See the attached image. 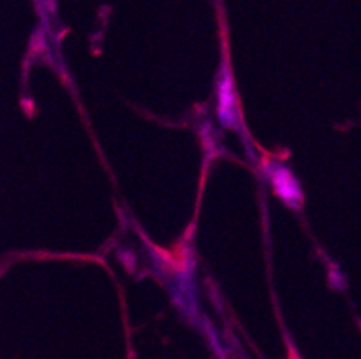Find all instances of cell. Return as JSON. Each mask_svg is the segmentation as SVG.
Wrapping results in <instances>:
<instances>
[{"label":"cell","mask_w":361,"mask_h":359,"mask_svg":"<svg viewBox=\"0 0 361 359\" xmlns=\"http://www.w3.org/2000/svg\"><path fill=\"white\" fill-rule=\"evenodd\" d=\"M268 180L271 183V189L275 190L282 202L290 207H298L302 202V190L300 185H298L297 178L293 176L288 167L281 166V164H270L268 169Z\"/></svg>","instance_id":"2"},{"label":"cell","mask_w":361,"mask_h":359,"mask_svg":"<svg viewBox=\"0 0 361 359\" xmlns=\"http://www.w3.org/2000/svg\"><path fill=\"white\" fill-rule=\"evenodd\" d=\"M238 95H235L234 79L231 72L223 68L216 85V111L223 126L238 128L239 126V110Z\"/></svg>","instance_id":"1"}]
</instances>
